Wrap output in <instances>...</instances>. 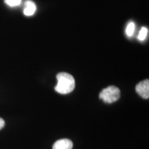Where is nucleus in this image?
<instances>
[{"mask_svg":"<svg viewBox=\"0 0 149 149\" xmlns=\"http://www.w3.org/2000/svg\"><path fill=\"white\" fill-rule=\"evenodd\" d=\"M57 83L55 90L60 94H68L71 93L75 87V81L71 74L67 72H59L57 74Z\"/></svg>","mask_w":149,"mask_h":149,"instance_id":"nucleus-1","label":"nucleus"},{"mask_svg":"<svg viewBox=\"0 0 149 149\" xmlns=\"http://www.w3.org/2000/svg\"><path fill=\"white\" fill-rule=\"evenodd\" d=\"M100 99L108 104L115 102L120 97V90L115 86H110L100 93Z\"/></svg>","mask_w":149,"mask_h":149,"instance_id":"nucleus-2","label":"nucleus"},{"mask_svg":"<svg viewBox=\"0 0 149 149\" xmlns=\"http://www.w3.org/2000/svg\"><path fill=\"white\" fill-rule=\"evenodd\" d=\"M136 92L144 99L149 97V80L145 79L138 83L135 87Z\"/></svg>","mask_w":149,"mask_h":149,"instance_id":"nucleus-3","label":"nucleus"},{"mask_svg":"<svg viewBox=\"0 0 149 149\" xmlns=\"http://www.w3.org/2000/svg\"><path fill=\"white\" fill-rule=\"evenodd\" d=\"M73 146L72 141L68 139H61L55 141L53 149H72Z\"/></svg>","mask_w":149,"mask_h":149,"instance_id":"nucleus-4","label":"nucleus"},{"mask_svg":"<svg viewBox=\"0 0 149 149\" xmlns=\"http://www.w3.org/2000/svg\"><path fill=\"white\" fill-rule=\"evenodd\" d=\"M36 5L31 0H26L25 1V8L24 10V14L26 16H32L36 11Z\"/></svg>","mask_w":149,"mask_h":149,"instance_id":"nucleus-5","label":"nucleus"},{"mask_svg":"<svg viewBox=\"0 0 149 149\" xmlns=\"http://www.w3.org/2000/svg\"><path fill=\"white\" fill-rule=\"evenodd\" d=\"M135 24H134L133 22H130V23L128 24L126 29V33L128 37H131L132 35H133L134 31H135Z\"/></svg>","mask_w":149,"mask_h":149,"instance_id":"nucleus-6","label":"nucleus"},{"mask_svg":"<svg viewBox=\"0 0 149 149\" xmlns=\"http://www.w3.org/2000/svg\"><path fill=\"white\" fill-rule=\"evenodd\" d=\"M148 30L147 28L146 27L141 28V29L140 30V31H139V33L138 35L139 40L141 41L144 40L145 39H146L147 35H148Z\"/></svg>","mask_w":149,"mask_h":149,"instance_id":"nucleus-7","label":"nucleus"},{"mask_svg":"<svg viewBox=\"0 0 149 149\" xmlns=\"http://www.w3.org/2000/svg\"><path fill=\"white\" fill-rule=\"evenodd\" d=\"M4 2L9 6L14 7L19 5L22 2V0H4Z\"/></svg>","mask_w":149,"mask_h":149,"instance_id":"nucleus-8","label":"nucleus"},{"mask_svg":"<svg viewBox=\"0 0 149 149\" xmlns=\"http://www.w3.org/2000/svg\"><path fill=\"white\" fill-rule=\"evenodd\" d=\"M4 125H5L4 120H3L2 118H1V117H0V130L2 129V128H3V126H4Z\"/></svg>","mask_w":149,"mask_h":149,"instance_id":"nucleus-9","label":"nucleus"}]
</instances>
